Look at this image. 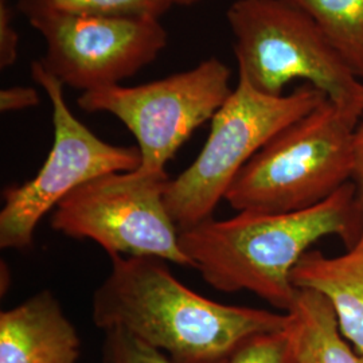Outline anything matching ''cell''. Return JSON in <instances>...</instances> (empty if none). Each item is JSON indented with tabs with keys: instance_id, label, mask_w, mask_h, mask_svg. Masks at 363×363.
Returning a JSON list of instances; mask_svg holds the SVG:
<instances>
[{
	"instance_id": "obj_1",
	"label": "cell",
	"mask_w": 363,
	"mask_h": 363,
	"mask_svg": "<svg viewBox=\"0 0 363 363\" xmlns=\"http://www.w3.org/2000/svg\"><path fill=\"white\" fill-rule=\"evenodd\" d=\"M111 272L91 298L93 323L124 330L175 363H223L249 337L286 328V312L203 298L157 257L109 256Z\"/></svg>"
},
{
	"instance_id": "obj_2",
	"label": "cell",
	"mask_w": 363,
	"mask_h": 363,
	"mask_svg": "<svg viewBox=\"0 0 363 363\" xmlns=\"http://www.w3.org/2000/svg\"><path fill=\"white\" fill-rule=\"evenodd\" d=\"M362 229L363 213L350 182L306 210L208 218L179 232V244L208 286L225 294L247 291L288 312L298 296L291 274L312 245L337 235L350 247Z\"/></svg>"
},
{
	"instance_id": "obj_3",
	"label": "cell",
	"mask_w": 363,
	"mask_h": 363,
	"mask_svg": "<svg viewBox=\"0 0 363 363\" xmlns=\"http://www.w3.org/2000/svg\"><path fill=\"white\" fill-rule=\"evenodd\" d=\"M363 112L328 99L277 133L229 186L235 211L289 213L313 208L345 184L354 169V135Z\"/></svg>"
},
{
	"instance_id": "obj_4",
	"label": "cell",
	"mask_w": 363,
	"mask_h": 363,
	"mask_svg": "<svg viewBox=\"0 0 363 363\" xmlns=\"http://www.w3.org/2000/svg\"><path fill=\"white\" fill-rule=\"evenodd\" d=\"M325 100L323 91L308 84L289 94H265L238 73L237 86L211 118L202 151L167 186L164 202L178 230L213 218L220 199H225L229 186L247 162L277 133Z\"/></svg>"
},
{
	"instance_id": "obj_5",
	"label": "cell",
	"mask_w": 363,
	"mask_h": 363,
	"mask_svg": "<svg viewBox=\"0 0 363 363\" xmlns=\"http://www.w3.org/2000/svg\"><path fill=\"white\" fill-rule=\"evenodd\" d=\"M238 73L265 94L283 96L295 79L363 112V82L340 60L308 13L289 0H235L226 13Z\"/></svg>"
},
{
	"instance_id": "obj_6",
	"label": "cell",
	"mask_w": 363,
	"mask_h": 363,
	"mask_svg": "<svg viewBox=\"0 0 363 363\" xmlns=\"http://www.w3.org/2000/svg\"><path fill=\"white\" fill-rule=\"evenodd\" d=\"M31 77L48 94L52 108L54 142L37 175L3 191L0 247L26 250L42 218L79 186L113 172H130L142 164L138 147L106 143L82 124L66 104L64 84L40 61Z\"/></svg>"
},
{
	"instance_id": "obj_7",
	"label": "cell",
	"mask_w": 363,
	"mask_h": 363,
	"mask_svg": "<svg viewBox=\"0 0 363 363\" xmlns=\"http://www.w3.org/2000/svg\"><path fill=\"white\" fill-rule=\"evenodd\" d=\"M164 174L113 172L79 186L54 208L52 228L97 242L109 256L157 257L191 267L179 244L164 195Z\"/></svg>"
},
{
	"instance_id": "obj_8",
	"label": "cell",
	"mask_w": 363,
	"mask_h": 363,
	"mask_svg": "<svg viewBox=\"0 0 363 363\" xmlns=\"http://www.w3.org/2000/svg\"><path fill=\"white\" fill-rule=\"evenodd\" d=\"M230 70L217 58L138 86L112 85L84 91L77 104L89 113L117 117L138 140L143 174H164L166 164L194 130L229 99Z\"/></svg>"
},
{
	"instance_id": "obj_9",
	"label": "cell",
	"mask_w": 363,
	"mask_h": 363,
	"mask_svg": "<svg viewBox=\"0 0 363 363\" xmlns=\"http://www.w3.org/2000/svg\"><path fill=\"white\" fill-rule=\"evenodd\" d=\"M28 22L45 39L42 65L64 86L82 93L135 76L169 40L155 16L48 15Z\"/></svg>"
},
{
	"instance_id": "obj_10",
	"label": "cell",
	"mask_w": 363,
	"mask_h": 363,
	"mask_svg": "<svg viewBox=\"0 0 363 363\" xmlns=\"http://www.w3.org/2000/svg\"><path fill=\"white\" fill-rule=\"evenodd\" d=\"M81 339L52 291L0 312V363H77Z\"/></svg>"
},
{
	"instance_id": "obj_11",
	"label": "cell",
	"mask_w": 363,
	"mask_h": 363,
	"mask_svg": "<svg viewBox=\"0 0 363 363\" xmlns=\"http://www.w3.org/2000/svg\"><path fill=\"white\" fill-rule=\"evenodd\" d=\"M291 281L296 289H311L325 296L343 337L363 355V229L339 256L308 250L294 268Z\"/></svg>"
},
{
	"instance_id": "obj_12",
	"label": "cell",
	"mask_w": 363,
	"mask_h": 363,
	"mask_svg": "<svg viewBox=\"0 0 363 363\" xmlns=\"http://www.w3.org/2000/svg\"><path fill=\"white\" fill-rule=\"evenodd\" d=\"M286 313V331L296 363H363V355L343 337L335 312L320 294L298 289Z\"/></svg>"
},
{
	"instance_id": "obj_13",
	"label": "cell",
	"mask_w": 363,
	"mask_h": 363,
	"mask_svg": "<svg viewBox=\"0 0 363 363\" xmlns=\"http://www.w3.org/2000/svg\"><path fill=\"white\" fill-rule=\"evenodd\" d=\"M311 16L351 73L363 82V0H289Z\"/></svg>"
},
{
	"instance_id": "obj_14",
	"label": "cell",
	"mask_w": 363,
	"mask_h": 363,
	"mask_svg": "<svg viewBox=\"0 0 363 363\" xmlns=\"http://www.w3.org/2000/svg\"><path fill=\"white\" fill-rule=\"evenodd\" d=\"M27 21L48 15H127L160 18L171 9L166 0H18Z\"/></svg>"
},
{
	"instance_id": "obj_15",
	"label": "cell",
	"mask_w": 363,
	"mask_h": 363,
	"mask_svg": "<svg viewBox=\"0 0 363 363\" xmlns=\"http://www.w3.org/2000/svg\"><path fill=\"white\" fill-rule=\"evenodd\" d=\"M223 363H296L286 328L249 337Z\"/></svg>"
},
{
	"instance_id": "obj_16",
	"label": "cell",
	"mask_w": 363,
	"mask_h": 363,
	"mask_svg": "<svg viewBox=\"0 0 363 363\" xmlns=\"http://www.w3.org/2000/svg\"><path fill=\"white\" fill-rule=\"evenodd\" d=\"M103 363H175L124 330L104 331Z\"/></svg>"
},
{
	"instance_id": "obj_17",
	"label": "cell",
	"mask_w": 363,
	"mask_h": 363,
	"mask_svg": "<svg viewBox=\"0 0 363 363\" xmlns=\"http://www.w3.org/2000/svg\"><path fill=\"white\" fill-rule=\"evenodd\" d=\"M19 52V34L13 26V13L4 0H0V67L15 64Z\"/></svg>"
},
{
	"instance_id": "obj_18",
	"label": "cell",
	"mask_w": 363,
	"mask_h": 363,
	"mask_svg": "<svg viewBox=\"0 0 363 363\" xmlns=\"http://www.w3.org/2000/svg\"><path fill=\"white\" fill-rule=\"evenodd\" d=\"M40 104V97L35 88L15 85L0 91V111L16 112L35 108Z\"/></svg>"
},
{
	"instance_id": "obj_19",
	"label": "cell",
	"mask_w": 363,
	"mask_h": 363,
	"mask_svg": "<svg viewBox=\"0 0 363 363\" xmlns=\"http://www.w3.org/2000/svg\"><path fill=\"white\" fill-rule=\"evenodd\" d=\"M351 183L355 189V198L363 213V113L354 135V169Z\"/></svg>"
},
{
	"instance_id": "obj_20",
	"label": "cell",
	"mask_w": 363,
	"mask_h": 363,
	"mask_svg": "<svg viewBox=\"0 0 363 363\" xmlns=\"http://www.w3.org/2000/svg\"><path fill=\"white\" fill-rule=\"evenodd\" d=\"M166 1L169 3L171 6H174V4H179V6H191V4L199 3V1H202V0H166Z\"/></svg>"
}]
</instances>
